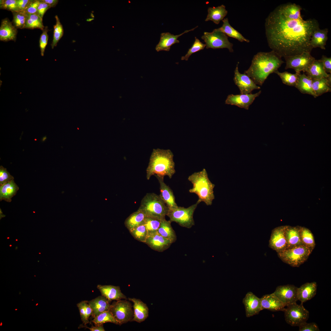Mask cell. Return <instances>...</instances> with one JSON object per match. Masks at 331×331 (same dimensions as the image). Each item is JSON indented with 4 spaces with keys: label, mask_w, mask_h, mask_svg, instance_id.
I'll return each instance as SVG.
<instances>
[{
    "label": "cell",
    "mask_w": 331,
    "mask_h": 331,
    "mask_svg": "<svg viewBox=\"0 0 331 331\" xmlns=\"http://www.w3.org/2000/svg\"><path fill=\"white\" fill-rule=\"evenodd\" d=\"M283 310L286 322L292 326H299L306 321L309 316V311L303 305V303L296 302L287 306Z\"/></svg>",
    "instance_id": "ba28073f"
},
{
    "label": "cell",
    "mask_w": 331,
    "mask_h": 331,
    "mask_svg": "<svg viewBox=\"0 0 331 331\" xmlns=\"http://www.w3.org/2000/svg\"><path fill=\"white\" fill-rule=\"evenodd\" d=\"M269 48L281 57L311 52L310 44L314 32L319 28L314 19L292 20L285 17L276 7L268 15L265 23Z\"/></svg>",
    "instance_id": "6da1fadb"
},
{
    "label": "cell",
    "mask_w": 331,
    "mask_h": 331,
    "mask_svg": "<svg viewBox=\"0 0 331 331\" xmlns=\"http://www.w3.org/2000/svg\"><path fill=\"white\" fill-rule=\"evenodd\" d=\"M12 246L11 245H10V246Z\"/></svg>",
    "instance_id": "6125c7cd"
},
{
    "label": "cell",
    "mask_w": 331,
    "mask_h": 331,
    "mask_svg": "<svg viewBox=\"0 0 331 331\" xmlns=\"http://www.w3.org/2000/svg\"><path fill=\"white\" fill-rule=\"evenodd\" d=\"M146 215L142 211L138 210L131 214L126 219L125 225L129 231L144 223Z\"/></svg>",
    "instance_id": "d590c367"
},
{
    "label": "cell",
    "mask_w": 331,
    "mask_h": 331,
    "mask_svg": "<svg viewBox=\"0 0 331 331\" xmlns=\"http://www.w3.org/2000/svg\"><path fill=\"white\" fill-rule=\"evenodd\" d=\"M17 29L8 18L2 20L0 27V40L3 41H15Z\"/></svg>",
    "instance_id": "603a6c76"
},
{
    "label": "cell",
    "mask_w": 331,
    "mask_h": 331,
    "mask_svg": "<svg viewBox=\"0 0 331 331\" xmlns=\"http://www.w3.org/2000/svg\"><path fill=\"white\" fill-rule=\"evenodd\" d=\"M162 219L146 216L144 224L146 229L148 236L157 231Z\"/></svg>",
    "instance_id": "b9f144b4"
},
{
    "label": "cell",
    "mask_w": 331,
    "mask_h": 331,
    "mask_svg": "<svg viewBox=\"0 0 331 331\" xmlns=\"http://www.w3.org/2000/svg\"><path fill=\"white\" fill-rule=\"evenodd\" d=\"M16 241H17V239H16Z\"/></svg>",
    "instance_id": "be15d7a7"
},
{
    "label": "cell",
    "mask_w": 331,
    "mask_h": 331,
    "mask_svg": "<svg viewBox=\"0 0 331 331\" xmlns=\"http://www.w3.org/2000/svg\"><path fill=\"white\" fill-rule=\"evenodd\" d=\"M201 39L204 40L207 49L226 48L230 52L234 51L233 44L229 41L228 36L217 29L211 32H204Z\"/></svg>",
    "instance_id": "9c48e42d"
},
{
    "label": "cell",
    "mask_w": 331,
    "mask_h": 331,
    "mask_svg": "<svg viewBox=\"0 0 331 331\" xmlns=\"http://www.w3.org/2000/svg\"><path fill=\"white\" fill-rule=\"evenodd\" d=\"M32 0H17L18 12H24Z\"/></svg>",
    "instance_id": "11a10c76"
},
{
    "label": "cell",
    "mask_w": 331,
    "mask_h": 331,
    "mask_svg": "<svg viewBox=\"0 0 331 331\" xmlns=\"http://www.w3.org/2000/svg\"><path fill=\"white\" fill-rule=\"evenodd\" d=\"M171 222L166 220L165 218L162 219L157 232L165 238L170 241L172 243L177 240V236L171 225Z\"/></svg>",
    "instance_id": "e575fe53"
},
{
    "label": "cell",
    "mask_w": 331,
    "mask_h": 331,
    "mask_svg": "<svg viewBox=\"0 0 331 331\" xmlns=\"http://www.w3.org/2000/svg\"><path fill=\"white\" fill-rule=\"evenodd\" d=\"M88 301H82L77 304L79 311L81 320L84 325L89 323V318L91 316L93 310L89 305Z\"/></svg>",
    "instance_id": "f35d334b"
},
{
    "label": "cell",
    "mask_w": 331,
    "mask_h": 331,
    "mask_svg": "<svg viewBox=\"0 0 331 331\" xmlns=\"http://www.w3.org/2000/svg\"><path fill=\"white\" fill-rule=\"evenodd\" d=\"M239 64L238 62L234 70L233 79L235 85L240 90V94L250 93L254 90L260 89V87L257 86L247 74L239 72L238 68Z\"/></svg>",
    "instance_id": "7c38bea8"
},
{
    "label": "cell",
    "mask_w": 331,
    "mask_h": 331,
    "mask_svg": "<svg viewBox=\"0 0 331 331\" xmlns=\"http://www.w3.org/2000/svg\"><path fill=\"white\" fill-rule=\"evenodd\" d=\"M144 243L154 250L161 252L167 249L172 243L157 232L149 235Z\"/></svg>",
    "instance_id": "ac0fdd59"
},
{
    "label": "cell",
    "mask_w": 331,
    "mask_h": 331,
    "mask_svg": "<svg viewBox=\"0 0 331 331\" xmlns=\"http://www.w3.org/2000/svg\"><path fill=\"white\" fill-rule=\"evenodd\" d=\"M245 315L249 318L258 314L262 310L261 299L251 292H248L243 299Z\"/></svg>",
    "instance_id": "2e32d148"
},
{
    "label": "cell",
    "mask_w": 331,
    "mask_h": 331,
    "mask_svg": "<svg viewBox=\"0 0 331 331\" xmlns=\"http://www.w3.org/2000/svg\"><path fill=\"white\" fill-rule=\"evenodd\" d=\"M46 136H45V137H44L42 139V140L43 141H44V140H46Z\"/></svg>",
    "instance_id": "91938a15"
},
{
    "label": "cell",
    "mask_w": 331,
    "mask_h": 331,
    "mask_svg": "<svg viewBox=\"0 0 331 331\" xmlns=\"http://www.w3.org/2000/svg\"><path fill=\"white\" fill-rule=\"evenodd\" d=\"M207 12L208 14L205 21H212L217 25L219 24L220 21L224 19L228 13L225 6L223 4L216 7H209Z\"/></svg>",
    "instance_id": "d6a6232c"
},
{
    "label": "cell",
    "mask_w": 331,
    "mask_h": 331,
    "mask_svg": "<svg viewBox=\"0 0 331 331\" xmlns=\"http://www.w3.org/2000/svg\"><path fill=\"white\" fill-rule=\"evenodd\" d=\"M274 73L280 77L283 83L288 86L295 87L300 73L292 74L287 71L280 72L277 70Z\"/></svg>",
    "instance_id": "60d3db41"
},
{
    "label": "cell",
    "mask_w": 331,
    "mask_h": 331,
    "mask_svg": "<svg viewBox=\"0 0 331 331\" xmlns=\"http://www.w3.org/2000/svg\"><path fill=\"white\" fill-rule=\"evenodd\" d=\"M97 288L100 291L101 295L110 302L112 300L127 299L126 296L121 292L119 286L99 284L97 285Z\"/></svg>",
    "instance_id": "44dd1931"
},
{
    "label": "cell",
    "mask_w": 331,
    "mask_h": 331,
    "mask_svg": "<svg viewBox=\"0 0 331 331\" xmlns=\"http://www.w3.org/2000/svg\"><path fill=\"white\" fill-rule=\"evenodd\" d=\"M40 0H32L24 12L29 14L37 13Z\"/></svg>",
    "instance_id": "816d5d0a"
},
{
    "label": "cell",
    "mask_w": 331,
    "mask_h": 331,
    "mask_svg": "<svg viewBox=\"0 0 331 331\" xmlns=\"http://www.w3.org/2000/svg\"><path fill=\"white\" fill-rule=\"evenodd\" d=\"M14 180L13 177L7 171L6 168L2 166H0V185L4 184Z\"/></svg>",
    "instance_id": "681fc988"
},
{
    "label": "cell",
    "mask_w": 331,
    "mask_h": 331,
    "mask_svg": "<svg viewBox=\"0 0 331 331\" xmlns=\"http://www.w3.org/2000/svg\"><path fill=\"white\" fill-rule=\"evenodd\" d=\"M205 47V44L203 43L198 39L195 37V41L192 47L188 49L187 53L184 56L181 57V59L182 60L187 61L190 56L192 54L204 49Z\"/></svg>",
    "instance_id": "bcb514c9"
},
{
    "label": "cell",
    "mask_w": 331,
    "mask_h": 331,
    "mask_svg": "<svg viewBox=\"0 0 331 331\" xmlns=\"http://www.w3.org/2000/svg\"><path fill=\"white\" fill-rule=\"evenodd\" d=\"M285 227L286 226H279L274 229L272 231L268 246L277 253L286 249Z\"/></svg>",
    "instance_id": "9a60e30c"
},
{
    "label": "cell",
    "mask_w": 331,
    "mask_h": 331,
    "mask_svg": "<svg viewBox=\"0 0 331 331\" xmlns=\"http://www.w3.org/2000/svg\"><path fill=\"white\" fill-rule=\"evenodd\" d=\"M133 303L134 316L131 321L142 322L146 319L149 316V308L147 305L140 299L135 298L128 299Z\"/></svg>",
    "instance_id": "ffe728a7"
},
{
    "label": "cell",
    "mask_w": 331,
    "mask_h": 331,
    "mask_svg": "<svg viewBox=\"0 0 331 331\" xmlns=\"http://www.w3.org/2000/svg\"><path fill=\"white\" fill-rule=\"evenodd\" d=\"M27 14V16L24 29H39L43 30L44 27L42 19L37 14Z\"/></svg>",
    "instance_id": "74e56055"
},
{
    "label": "cell",
    "mask_w": 331,
    "mask_h": 331,
    "mask_svg": "<svg viewBox=\"0 0 331 331\" xmlns=\"http://www.w3.org/2000/svg\"><path fill=\"white\" fill-rule=\"evenodd\" d=\"M312 86L316 97L331 92V74L329 77L312 79Z\"/></svg>",
    "instance_id": "f1b7e54d"
},
{
    "label": "cell",
    "mask_w": 331,
    "mask_h": 331,
    "mask_svg": "<svg viewBox=\"0 0 331 331\" xmlns=\"http://www.w3.org/2000/svg\"><path fill=\"white\" fill-rule=\"evenodd\" d=\"M285 235L286 241V249L303 245L301 239L299 226H286Z\"/></svg>",
    "instance_id": "cb8c5ba5"
},
{
    "label": "cell",
    "mask_w": 331,
    "mask_h": 331,
    "mask_svg": "<svg viewBox=\"0 0 331 331\" xmlns=\"http://www.w3.org/2000/svg\"><path fill=\"white\" fill-rule=\"evenodd\" d=\"M173 157L169 149H153L146 169L147 180L153 175L162 177L167 176L171 178L176 172Z\"/></svg>",
    "instance_id": "3957f363"
},
{
    "label": "cell",
    "mask_w": 331,
    "mask_h": 331,
    "mask_svg": "<svg viewBox=\"0 0 331 331\" xmlns=\"http://www.w3.org/2000/svg\"><path fill=\"white\" fill-rule=\"evenodd\" d=\"M322 63L325 72L327 74H331V58L322 55L320 59Z\"/></svg>",
    "instance_id": "f5cc1de1"
},
{
    "label": "cell",
    "mask_w": 331,
    "mask_h": 331,
    "mask_svg": "<svg viewBox=\"0 0 331 331\" xmlns=\"http://www.w3.org/2000/svg\"><path fill=\"white\" fill-rule=\"evenodd\" d=\"M299 226L301 239L303 245L313 251L315 246L313 234L309 229L304 227Z\"/></svg>",
    "instance_id": "8d00e7d4"
},
{
    "label": "cell",
    "mask_w": 331,
    "mask_h": 331,
    "mask_svg": "<svg viewBox=\"0 0 331 331\" xmlns=\"http://www.w3.org/2000/svg\"><path fill=\"white\" fill-rule=\"evenodd\" d=\"M9 238L8 237V238H7V239H9Z\"/></svg>",
    "instance_id": "94428289"
},
{
    "label": "cell",
    "mask_w": 331,
    "mask_h": 331,
    "mask_svg": "<svg viewBox=\"0 0 331 331\" xmlns=\"http://www.w3.org/2000/svg\"><path fill=\"white\" fill-rule=\"evenodd\" d=\"M286 61L285 69H292L296 73L302 71L306 72L315 59L309 52L284 58Z\"/></svg>",
    "instance_id": "8fae6325"
},
{
    "label": "cell",
    "mask_w": 331,
    "mask_h": 331,
    "mask_svg": "<svg viewBox=\"0 0 331 331\" xmlns=\"http://www.w3.org/2000/svg\"><path fill=\"white\" fill-rule=\"evenodd\" d=\"M317 284L316 282L306 283L298 288V300L303 303L313 298L316 295Z\"/></svg>",
    "instance_id": "d4e9b609"
},
{
    "label": "cell",
    "mask_w": 331,
    "mask_h": 331,
    "mask_svg": "<svg viewBox=\"0 0 331 331\" xmlns=\"http://www.w3.org/2000/svg\"><path fill=\"white\" fill-rule=\"evenodd\" d=\"M110 302L102 295L88 301V303L93 310L91 316L93 318L105 311L109 310L111 306Z\"/></svg>",
    "instance_id": "484cf974"
},
{
    "label": "cell",
    "mask_w": 331,
    "mask_h": 331,
    "mask_svg": "<svg viewBox=\"0 0 331 331\" xmlns=\"http://www.w3.org/2000/svg\"><path fill=\"white\" fill-rule=\"evenodd\" d=\"M222 21L223 24L222 26L217 29V30L224 33L227 36L235 38L241 42H249V40L244 37L240 33L230 25L227 18H224Z\"/></svg>",
    "instance_id": "836d02e7"
},
{
    "label": "cell",
    "mask_w": 331,
    "mask_h": 331,
    "mask_svg": "<svg viewBox=\"0 0 331 331\" xmlns=\"http://www.w3.org/2000/svg\"><path fill=\"white\" fill-rule=\"evenodd\" d=\"M83 327H85L86 328H88L91 331H105V330L103 327V325H97L95 326H93L92 325L90 328H89L87 326L85 325Z\"/></svg>",
    "instance_id": "9f6ffc18"
},
{
    "label": "cell",
    "mask_w": 331,
    "mask_h": 331,
    "mask_svg": "<svg viewBox=\"0 0 331 331\" xmlns=\"http://www.w3.org/2000/svg\"><path fill=\"white\" fill-rule=\"evenodd\" d=\"M199 204L197 201L187 208L178 206L174 208L168 209L166 215L169 218V221L171 223L175 222L182 227L190 228L195 225L193 214Z\"/></svg>",
    "instance_id": "52a82bcc"
},
{
    "label": "cell",
    "mask_w": 331,
    "mask_h": 331,
    "mask_svg": "<svg viewBox=\"0 0 331 331\" xmlns=\"http://www.w3.org/2000/svg\"><path fill=\"white\" fill-rule=\"evenodd\" d=\"M134 238L137 240L145 243L148 237V233L144 223L129 231Z\"/></svg>",
    "instance_id": "7bdbcfd3"
},
{
    "label": "cell",
    "mask_w": 331,
    "mask_h": 331,
    "mask_svg": "<svg viewBox=\"0 0 331 331\" xmlns=\"http://www.w3.org/2000/svg\"><path fill=\"white\" fill-rule=\"evenodd\" d=\"M284 62L275 51L260 52L253 57L251 65L244 71L256 85L262 86L270 74L275 73Z\"/></svg>",
    "instance_id": "7a4b0ae2"
},
{
    "label": "cell",
    "mask_w": 331,
    "mask_h": 331,
    "mask_svg": "<svg viewBox=\"0 0 331 331\" xmlns=\"http://www.w3.org/2000/svg\"><path fill=\"white\" fill-rule=\"evenodd\" d=\"M138 210L146 216L162 219L165 218L168 208L159 195L150 193L143 198Z\"/></svg>",
    "instance_id": "5b68a950"
},
{
    "label": "cell",
    "mask_w": 331,
    "mask_h": 331,
    "mask_svg": "<svg viewBox=\"0 0 331 331\" xmlns=\"http://www.w3.org/2000/svg\"><path fill=\"white\" fill-rule=\"evenodd\" d=\"M19 188L14 180L0 186V200L10 202L17 193Z\"/></svg>",
    "instance_id": "1f68e13d"
},
{
    "label": "cell",
    "mask_w": 331,
    "mask_h": 331,
    "mask_svg": "<svg viewBox=\"0 0 331 331\" xmlns=\"http://www.w3.org/2000/svg\"><path fill=\"white\" fill-rule=\"evenodd\" d=\"M56 23L54 25V34L51 46L52 49L57 46V43L63 36V29L62 25L57 15L55 16Z\"/></svg>",
    "instance_id": "ee69618b"
},
{
    "label": "cell",
    "mask_w": 331,
    "mask_h": 331,
    "mask_svg": "<svg viewBox=\"0 0 331 331\" xmlns=\"http://www.w3.org/2000/svg\"><path fill=\"white\" fill-rule=\"evenodd\" d=\"M198 26L189 30H185L183 32L178 35H174L169 32H163L161 34L160 41L156 45L155 50L157 51H169L171 47L176 43H178L179 41L178 38L183 34L189 32L193 31Z\"/></svg>",
    "instance_id": "e0dca14e"
},
{
    "label": "cell",
    "mask_w": 331,
    "mask_h": 331,
    "mask_svg": "<svg viewBox=\"0 0 331 331\" xmlns=\"http://www.w3.org/2000/svg\"><path fill=\"white\" fill-rule=\"evenodd\" d=\"M261 93L260 90L257 93L252 94L228 95L225 101V104L237 106L246 110L249 109V106L253 103L255 98Z\"/></svg>",
    "instance_id": "5bb4252c"
},
{
    "label": "cell",
    "mask_w": 331,
    "mask_h": 331,
    "mask_svg": "<svg viewBox=\"0 0 331 331\" xmlns=\"http://www.w3.org/2000/svg\"><path fill=\"white\" fill-rule=\"evenodd\" d=\"M5 216H6L5 215H4L3 214L2 212V210H1V209L0 208V219H1L3 217H5Z\"/></svg>",
    "instance_id": "680465c9"
},
{
    "label": "cell",
    "mask_w": 331,
    "mask_h": 331,
    "mask_svg": "<svg viewBox=\"0 0 331 331\" xmlns=\"http://www.w3.org/2000/svg\"><path fill=\"white\" fill-rule=\"evenodd\" d=\"M50 8L51 7L48 4L42 0H40V2L37 8V14L43 19L45 12Z\"/></svg>",
    "instance_id": "db71d44e"
},
{
    "label": "cell",
    "mask_w": 331,
    "mask_h": 331,
    "mask_svg": "<svg viewBox=\"0 0 331 331\" xmlns=\"http://www.w3.org/2000/svg\"><path fill=\"white\" fill-rule=\"evenodd\" d=\"M43 2L48 4L51 8L55 6L59 1L57 0H42Z\"/></svg>",
    "instance_id": "6f0895ef"
},
{
    "label": "cell",
    "mask_w": 331,
    "mask_h": 331,
    "mask_svg": "<svg viewBox=\"0 0 331 331\" xmlns=\"http://www.w3.org/2000/svg\"><path fill=\"white\" fill-rule=\"evenodd\" d=\"M160 184V194L161 199L165 203L168 209H172L178 206L175 202V197L172 190L164 181V178L156 177Z\"/></svg>",
    "instance_id": "d6986e66"
},
{
    "label": "cell",
    "mask_w": 331,
    "mask_h": 331,
    "mask_svg": "<svg viewBox=\"0 0 331 331\" xmlns=\"http://www.w3.org/2000/svg\"><path fill=\"white\" fill-rule=\"evenodd\" d=\"M188 180L193 185L189 191L197 195L199 203L204 202L207 206L211 205L215 199L214 188L215 185L210 180L205 169L200 172H195L188 177Z\"/></svg>",
    "instance_id": "277c9868"
},
{
    "label": "cell",
    "mask_w": 331,
    "mask_h": 331,
    "mask_svg": "<svg viewBox=\"0 0 331 331\" xmlns=\"http://www.w3.org/2000/svg\"><path fill=\"white\" fill-rule=\"evenodd\" d=\"M127 299L114 301L111 304L109 310L120 325L131 321L133 317V306Z\"/></svg>",
    "instance_id": "30bf717a"
},
{
    "label": "cell",
    "mask_w": 331,
    "mask_h": 331,
    "mask_svg": "<svg viewBox=\"0 0 331 331\" xmlns=\"http://www.w3.org/2000/svg\"><path fill=\"white\" fill-rule=\"evenodd\" d=\"M281 13L286 17L292 20L302 18L301 15L302 9L299 5L295 3H288L277 7Z\"/></svg>",
    "instance_id": "4316f807"
},
{
    "label": "cell",
    "mask_w": 331,
    "mask_h": 331,
    "mask_svg": "<svg viewBox=\"0 0 331 331\" xmlns=\"http://www.w3.org/2000/svg\"><path fill=\"white\" fill-rule=\"evenodd\" d=\"M0 7L12 12H18L17 0H0Z\"/></svg>",
    "instance_id": "7dc6e473"
},
{
    "label": "cell",
    "mask_w": 331,
    "mask_h": 331,
    "mask_svg": "<svg viewBox=\"0 0 331 331\" xmlns=\"http://www.w3.org/2000/svg\"><path fill=\"white\" fill-rule=\"evenodd\" d=\"M299 331H319L318 326L315 323H308L306 322L302 323L299 326Z\"/></svg>",
    "instance_id": "f907efd6"
},
{
    "label": "cell",
    "mask_w": 331,
    "mask_h": 331,
    "mask_svg": "<svg viewBox=\"0 0 331 331\" xmlns=\"http://www.w3.org/2000/svg\"><path fill=\"white\" fill-rule=\"evenodd\" d=\"M48 27L46 26L42 30L43 32L41 34L40 39V49L41 54L42 56L44 55L45 49L47 45L48 36Z\"/></svg>",
    "instance_id": "c3c4849f"
},
{
    "label": "cell",
    "mask_w": 331,
    "mask_h": 331,
    "mask_svg": "<svg viewBox=\"0 0 331 331\" xmlns=\"http://www.w3.org/2000/svg\"><path fill=\"white\" fill-rule=\"evenodd\" d=\"M306 75L312 79H318L329 77L331 74L325 71L322 62L315 59L306 72Z\"/></svg>",
    "instance_id": "f546056e"
},
{
    "label": "cell",
    "mask_w": 331,
    "mask_h": 331,
    "mask_svg": "<svg viewBox=\"0 0 331 331\" xmlns=\"http://www.w3.org/2000/svg\"><path fill=\"white\" fill-rule=\"evenodd\" d=\"M297 289L293 285H280L277 287L273 293L286 306L298 300Z\"/></svg>",
    "instance_id": "4fadbf2b"
},
{
    "label": "cell",
    "mask_w": 331,
    "mask_h": 331,
    "mask_svg": "<svg viewBox=\"0 0 331 331\" xmlns=\"http://www.w3.org/2000/svg\"><path fill=\"white\" fill-rule=\"evenodd\" d=\"M92 322L95 325H100L107 322H111L119 325L118 322L109 311H105L93 318Z\"/></svg>",
    "instance_id": "ab89813d"
},
{
    "label": "cell",
    "mask_w": 331,
    "mask_h": 331,
    "mask_svg": "<svg viewBox=\"0 0 331 331\" xmlns=\"http://www.w3.org/2000/svg\"><path fill=\"white\" fill-rule=\"evenodd\" d=\"M13 15V24L17 29H24L27 18V14L24 12H12Z\"/></svg>",
    "instance_id": "f6af8a7d"
},
{
    "label": "cell",
    "mask_w": 331,
    "mask_h": 331,
    "mask_svg": "<svg viewBox=\"0 0 331 331\" xmlns=\"http://www.w3.org/2000/svg\"><path fill=\"white\" fill-rule=\"evenodd\" d=\"M262 310L272 311H283L285 305L273 294H267L261 298Z\"/></svg>",
    "instance_id": "7402d4cb"
},
{
    "label": "cell",
    "mask_w": 331,
    "mask_h": 331,
    "mask_svg": "<svg viewBox=\"0 0 331 331\" xmlns=\"http://www.w3.org/2000/svg\"><path fill=\"white\" fill-rule=\"evenodd\" d=\"M312 79L304 73L299 74L295 87L302 93L307 94L316 97L312 89Z\"/></svg>",
    "instance_id": "4dcf8cb0"
},
{
    "label": "cell",
    "mask_w": 331,
    "mask_h": 331,
    "mask_svg": "<svg viewBox=\"0 0 331 331\" xmlns=\"http://www.w3.org/2000/svg\"><path fill=\"white\" fill-rule=\"evenodd\" d=\"M328 32V29L327 28L321 29L320 28L314 32L310 42V45L313 48L318 47L322 49H325Z\"/></svg>",
    "instance_id": "83f0119b"
},
{
    "label": "cell",
    "mask_w": 331,
    "mask_h": 331,
    "mask_svg": "<svg viewBox=\"0 0 331 331\" xmlns=\"http://www.w3.org/2000/svg\"><path fill=\"white\" fill-rule=\"evenodd\" d=\"M312 251L302 245L286 249L277 255L283 262L292 267H299L306 261Z\"/></svg>",
    "instance_id": "8992f818"
}]
</instances>
